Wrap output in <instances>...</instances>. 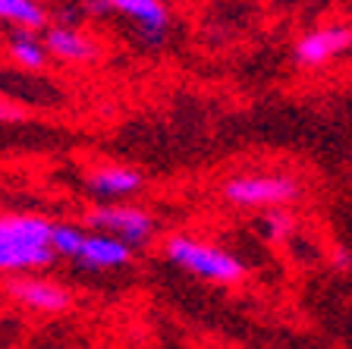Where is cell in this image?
<instances>
[{
    "label": "cell",
    "mask_w": 352,
    "mask_h": 349,
    "mask_svg": "<svg viewBox=\"0 0 352 349\" xmlns=\"http://www.w3.org/2000/svg\"><path fill=\"white\" fill-rule=\"evenodd\" d=\"M54 224L35 214H13L0 224V264L7 271L44 268L54 262Z\"/></svg>",
    "instance_id": "1"
},
{
    "label": "cell",
    "mask_w": 352,
    "mask_h": 349,
    "mask_svg": "<svg viewBox=\"0 0 352 349\" xmlns=\"http://www.w3.org/2000/svg\"><path fill=\"white\" fill-rule=\"evenodd\" d=\"M167 258L179 268L192 271V274L205 277V280H214V284H236L245 274V268L230 252L208 246V242L189 240V236H173L167 242Z\"/></svg>",
    "instance_id": "2"
},
{
    "label": "cell",
    "mask_w": 352,
    "mask_h": 349,
    "mask_svg": "<svg viewBox=\"0 0 352 349\" xmlns=\"http://www.w3.org/2000/svg\"><path fill=\"white\" fill-rule=\"evenodd\" d=\"M223 195L233 204H283L299 195V186L289 176H236Z\"/></svg>",
    "instance_id": "3"
},
{
    "label": "cell",
    "mask_w": 352,
    "mask_h": 349,
    "mask_svg": "<svg viewBox=\"0 0 352 349\" xmlns=\"http://www.w3.org/2000/svg\"><path fill=\"white\" fill-rule=\"evenodd\" d=\"M85 220L95 226V230L113 233V236H120V240L129 242V246L145 242L148 236H151V226H154L151 218H148L145 211H139V208H113V204L88 211Z\"/></svg>",
    "instance_id": "4"
},
{
    "label": "cell",
    "mask_w": 352,
    "mask_h": 349,
    "mask_svg": "<svg viewBox=\"0 0 352 349\" xmlns=\"http://www.w3.org/2000/svg\"><path fill=\"white\" fill-rule=\"evenodd\" d=\"M10 296L19 306L32 308V312H44V315H57L66 312L73 306V299L63 286L51 284V280H10Z\"/></svg>",
    "instance_id": "5"
},
{
    "label": "cell",
    "mask_w": 352,
    "mask_h": 349,
    "mask_svg": "<svg viewBox=\"0 0 352 349\" xmlns=\"http://www.w3.org/2000/svg\"><path fill=\"white\" fill-rule=\"evenodd\" d=\"M349 44H352V29H346V25H327V29L308 32L296 44V60L299 63H311V66L327 63L337 54H343Z\"/></svg>",
    "instance_id": "6"
},
{
    "label": "cell",
    "mask_w": 352,
    "mask_h": 349,
    "mask_svg": "<svg viewBox=\"0 0 352 349\" xmlns=\"http://www.w3.org/2000/svg\"><path fill=\"white\" fill-rule=\"evenodd\" d=\"M79 262L85 268H120V264L129 262V242H123L113 233H95V236H85V246L79 252Z\"/></svg>",
    "instance_id": "7"
},
{
    "label": "cell",
    "mask_w": 352,
    "mask_h": 349,
    "mask_svg": "<svg viewBox=\"0 0 352 349\" xmlns=\"http://www.w3.org/2000/svg\"><path fill=\"white\" fill-rule=\"evenodd\" d=\"M88 189L104 198L132 195V192L142 189V173L132 167H104L88 176Z\"/></svg>",
    "instance_id": "8"
},
{
    "label": "cell",
    "mask_w": 352,
    "mask_h": 349,
    "mask_svg": "<svg viewBox=\"0 0 352 349\" xmlns=\"http://www.w3.org/2000/svg\"><path fill=\"white\" fill-rule=\"evenodd\" d=\"M110 7L120 10V13H126L129 19H135L139 22V29L151 38L161 35V32L167 29V22H170V13H167V7H164L161 0H110Z\"/></svg>",
    "instance_id": "9"
},
{
    "label": "cell",
    "mask_w": 352,
    "mask_h": 349,
    "mask_svg": "<svg viewBox=\"0 0 352 349\" xmlns=\"http://www.w3.org/2000/svg\"><path fill=\"white\" fill-rule=\"evenodd\" d=\"M44 44H47V54H54L60 60H91L98 54L95 44L85 35H79L76 29H66V25H57V29L47 32Z\"/></svg>",
    "instance_id": "10"
},
{
    "label": "cell",
    "mask_w": 352,
    "mask_h": 349,
    "mask_svg": "<svg viewBox=\"0 0 352 349\" xmlns=\"http://www.w3.org/2000/svg\"><path fill=\"white\" fill-rule=\"evenodd\" d=\"M44 51H47V44L38 41V38L32 35V29H22L10 38V54H13V60L19 66H25V70H41L44 60H47Z\"/></svg>",
    "instance_id": "11"
},
{
    "label": "cell",
    "mask_w": 352,
    "mask_h": 349,
    "mask_svg": "<svg viewBox=\"0 0 352 349\" xmlns=\"http://www.w3.org/2000/svg\"><path fill=\"white\" fill-rule=\"evenodd\" d=\"M0 16L19 29H41L47 22V13L38 0H0Z\"/></svg>",
    "instance_id": "12"
},
{
    "label": "cell",
    "mask_w": 352,
    "mask_h": 349,
    "mask_svg": "<svg viewBox=\"0 0 352 349\" xmlns=\"http://www.w3.org/2000/svg\"><path fill=\"white\" fill-rule=\"evenodd\" d=\"M51 246L57 255H66V258H79L82 246H85V233L73 224H54L51 233Z\"/></svg>",
    "instance_id": "13"
},
{
    "label": "cell",
    "mask_w": 352,
    "mask_h": 349,
    "mask_svg": "<svg viewBox=\"0 0 352 349\" xmlns=\"http://www.w3.org/2000/svg\"><path fill=\"white\" fill-rule=\"evenodd\" d=\"M264 226H267V236H274V240H280V236H283L286 230H293V220L286 218L283 211H271L267 214V218H264Z\"/></svg>",
    "instance_id": "14"
}]
</instances>
